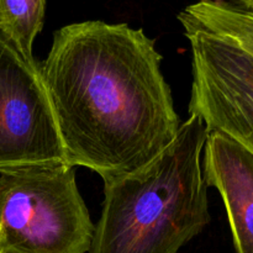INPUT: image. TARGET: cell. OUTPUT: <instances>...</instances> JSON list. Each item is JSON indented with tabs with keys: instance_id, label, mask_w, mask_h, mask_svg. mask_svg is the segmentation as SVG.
Segmentation results:
<instances>
[{
	"instance_id": "cell-7",
	"label": "cell",
	"mask_w": 253,
	"mask_h": 253,
	"mask_svg": "<svg viewBox=\"0 0 253 253\" xmlns=\"http://www.w3.org/2000/svg\"><path fill=\"white\" fill-rule=\"evenodd\" d=\"M178 20L227 40L253 56V9L199 0L180 11Z\"/></svg>"
},
{
	"instance_id": "cell-1",
	"label": "cell",
	"mask_w": 253,
	"mask_h": 253,
	"mask_svg": "<svg viewBox=\"0 0 253 253\" xmlns=\"http://www.w3.org/2000/svg\"><path fill=\"white\" fill-rule=\"evenodd\" d=\"M142 29L99 20L54 31L40 64L66 161L104 183L138 172L173 141L180 123Z\"/></svg>"
},
{
	"instance_id": "cell-6",
	"label": "cell",
	"mask_w": 253,
	"mask_h": 253,
	"mask_svg": "<svg viewBox=\"0 0 253 253\" xmlns=\"http://www.w3.org/2000/svg\"><path fill=\"white\" fill-rule=\"evenodd\" d=\"M203 175L220 193L236 253H253V155L217 131L204 146Z\"/></svg>"
},
{
	"instance_id": "cell-5",
	"label": "cell",
	"mask_w": 253,
	"mask_h": 253,
	"mask_svg": "<svg viewBox=\"0 0 253 253\" xmlns=\"http://www.w3.org/2000/svg\"><path fill=\"white\" fill-rule=\"evenodd\" d=\"M182 26L193 54L189 115L253 155V56L211 32Z\"/></svg>"
},
{
	"instance_id": "cell-2",
	"label": "cell",
	"mask_w": 253,
	"mask_h": 253,
	"mask_svg": "<svg viewBox=\"0 0 253 253\" xmlns=\"http://www.w3.org/2000/svg\"><path fill=\"white\" fill-rule=\"evenodd\" d=\"M208 133L204 121L190 115L150 165L104 183L89 253H178L209 225L202 168Z\"/></svg>"
},
{
	"instance_id": "cell-8",
	"label": "cell",
	"mask_w": 253,
	"mask_h": 253,
	"mask_svg": "<svg viewBox=\"0 0 253 253\" xmlns=\"http://www.w3.org/2000/svg\"><path fill=\"white\" fill-rule=\"evenodd\" d=\"M46 0H0V27L25 56L34 58L32 46L41 32Z\"/></svg>"
},
{
	"instance_id": "cell-9",
	"label": "cell",
	"mask_w": 253,
	"mask_h": 253,
	"mask_svg": "<svg viewBox=\"0 0 253 253\" xmlns=\"http://www.w3.org/2000/svg\"><path fill=\"white\" fill-rule=\"evenodd\" d=\"M215 1H224L235 6L245 7V9H253V0H215Z\"/></svg>"
},
{
	"instance_id": "cell-3",
	"label": "cell",
	"mask_w": 253,
	"mask_h": 253,
	"mask_svg": "<svg viewBox=\"0 0 253 253\" xmlns=\"http://www.w3.org/2000/svg\"><path fill=\"white\" fill-rule=\"evenodd\" d=\"M94 229L73 167L0 172V253H86Z\"/></svg>"
},
{
	"instance_id": "cell-4",
	"label": "cell",
	"mask_w": 253,
	"mask_h": 253,
	"mask_svg": "<svg viewBox=\"0 0 253 253\" xmlns=\"http://www.w3.org/2000/svg\"><path fill=\"white\" fill-rule=\"evenodd\" d=\"M63 165L68 163L40 64L0 27V172Z\"/></svg>"
}]
</instances>
